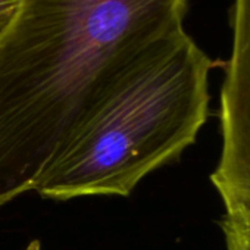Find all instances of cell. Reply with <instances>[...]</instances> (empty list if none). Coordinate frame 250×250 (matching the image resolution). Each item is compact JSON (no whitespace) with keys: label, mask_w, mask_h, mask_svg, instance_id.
Here are the masks:
<instances>
[{"label":"cell","mask_w":250,"mask_h":250,"mask_svg":"<svg viewBox=\"0 0 250 250\" xmlns=\"http://www.w3.org/2000/svg\"><path fill=\"white\" fill-rule=\"evenodd\" d=\"M188 0H21L0 40V206L36 188L78 125L158 43Z\"/></svg>","instance_id":"cell-1"},{"label":"cell","mask_w":250,"mask_h":250,"mask_svg":"<svg viewBox=\"0 0 250 250\" xmlns=\"http://www.w3.org/2000/svg\"><path fill=\"white\" fill-rule=\"evenodd\" d=\"M213 66L186 30L158 43L75 128L34 190L55 200L131 194L194 145Z\"/></svg>","instance_id":"cell-2"},{"label":"cell","mask_w":250,"mask_h":250,"mask_svg":"<svg viewBox=\"0 0 250 250\" xmlns=\"http://www.w3.org/2000/svg\"><path fill=\"white\" fill-rule=\"evenodd\" d=\"M231 52L219 96L221 153L210 181L227 208L250 210V0H232Z\"/></svg>","instance_id":"cell-3"},{"label":"cell","mask_w":250,"mask_h":250,"mask_svg":"<svg viewBox=\"0 0 250 250\" xmlns=\"http://www.w3.org/2000/svg\"><path fill=\"white\" fill-rule=\"evenodd\" d=\"M221 229L227 250H250V210L241 206L227 208Z\"/></svg>","instance_id":"cell-4"},{"label":"cell","mask_w":250,"mask_h":250,"mask_svg":"<svg viewBox=\"0 0 250 250\" xmlns=\"http://www.w3.org/2000/svg\"><path fill=\"white\" fill-rule=\"evenodd\" d=\"M20 6L21 0H0V40L11 28Z\"/></svg>","instance_id":"cell-5"},{"label":"cell","mask_w":250,"mask_h":250,"mask_svg":"<svg viewBox=\"0 0 250 250\" xmlns=\"http://www.w3.org/2000/svg\"><path fill=\"white\" fill-rule=\"evenodd\" d=\"M27 250H40V241H33L28 247H27Z\"/></svg>","instance_id":"cell-6"}]
</instances>
